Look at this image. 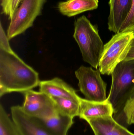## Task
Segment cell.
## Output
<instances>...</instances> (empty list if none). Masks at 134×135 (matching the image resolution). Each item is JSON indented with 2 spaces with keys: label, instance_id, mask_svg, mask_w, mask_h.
Segmentation results:
<instances>
[{
  "label": "cell",
  "instance_id": "cell-14",
  "mask_svg": "<svg viewBox=\"0 0 134 135\" xmlns=\"http://www.w3.org/2000/svg\"><path fill=\"white\" fill-rule=\"evenodd\" d=\"M98 4L99 0H68L60 2L58 8L61 14L71 17L86 11L96 9Z\"/></svg>",
  "mask_w": 134,
  "mask_h": 135
},
{
  "label": "cell",
  "instance_id": "cell-6",
  "mask_svg": "<svg viewBox=\"0 0 134 135\" xmlns=\"http://www.w3.org/2000/svg\"><path fill=\"white\" fill-rule=\"evenodd\" d=\"M99 70L82 66L75 71L80 91L85 99L95 102L106 100L107 84L103 80Z\"/></svg>",
  "mask_w": 134,
  "mask_h": 135
},
{
  "label": "cell",
  "instance_id": "cell-10",
  "mask_svg": "<svg viewBox=\"0 0 134 135\" xmlns=\"http://www.w3.org/2000/svg\"><path fill=\"white\" fill-rule=\"evenodd\" d=\"M39 91L50 97L70 98L80 101L81 98L76 90L63 80L58 78L51 80L40 81Z\"/></svg>",
  "mask_w": 134,
  "mask_h": 135
},
{
  "label": "cell",
  "instance_id": "cell-4",
  "mask_svg": "<svg viewBox=\"0 0 134 135\" xmlns=\"http://www.w3.org/2000/svg\"><path fill=\"white\" fill-rule=\"evenodd\" d=\"M133 32L116 33L104 45L98 66L101 74L110 75L117 65L125 60L133 38Z\"/></svg>",
  "mask_w": 134,
  "mask_h": 135
},
{
  "label": "cell",
  "instance_id": "cell-22",
  "mask_svg": "<svg viewBox=\"0 0 134 135\" xmlns=\"http://www.w3.org/2000/svg\"><path fill=\"white\" fill-rule=\"evenodd\" d=\"M133 38H134V32H133Z\"/></svg>",
  "mask_w": 134,
  "mask_h": 135
},
{
  "label": "cell",
  "instance_id": "cell-21",
  "mask_svg": "<svg viewBox=\"0 0 134 135\" xmlns=\"http://www.w3.org/2000/svg\"><path fill=\"white\" fill-rule=\"evenodd\" d=\"M134 95V87L133 89V90L131 91V93L130 96V97H131V96H133V95Z\"/></svg>",
  "mask_w": 134,
  "mask_h": 135
},
{
  "label": "cell",
  "instance_id": "cell-12",
  "mask_svg": "<svg viewBox=\"0 0 134 135\" xmlns=\"http://www.w3.org/2000/svg\"><path fill=\"white\" fill-rule=\"evenodd\" d=\"M87 122L94 135H134L117 123L112 116L92 119Z\"/></svg>",
  "mask_w": 134,
  "mask_h": 135
},
{
  "label": "cell",
  "instance_id": "cell-7",
  "mask_svg": "<svg viewBox=\"0 0 134 135\" xmlns=\"http://www.w3.org/2000/svg\"><path fill=\"white\" fill-rule=\"evenodd\" d=\"M23 93L24 101L22 108L27 115L41 119L57 111L52 98L44 93L30 90Z\"/></svg>",
  "mask_w": 134,
  "mask_h": 135
},
{
  "label": "cell",
  "instance_id": "cell-15",
  "mask_svg": "<svg viewBox=\"0 0 134 135\" xmlns=\"http://www.w3.org/2000/svg\"><path fill=\"white\" fill-rule=\"evenodd\" d=\"M51 98L58 112L72 119L79 116L80 101L63 98Z\"/></svg>",
  "mask_w": 134,
  "mask_h": 135
},
{
  "label": "cell",
  "instance_id": "cell-3",
  "mask_svg": "<svg viewBox=\"0 0 134 135\" xmlns=\"http://www.w3.org/2000/svg\"><path fill=\"white\" fill-rule=\"evenodd\" d=\"M112 83L108 97L115 112L122 109L134 87V59L119 63L111 74Z\"/></svg>",
  "mask_w": 134,
  "mask_h": 135
},
{
  "label": "cell",
  "instance_id": "cell-18",
  "mask_svg": "<svg viewBox=\"0 0 134 135\" xmlns=\"http://www.w3.org/2000/svg\"><path fill=\"white\" fill-rule=\"evenodd\" d=\"M123 112L129 125L134 124V95L129 98L122 108Z\"/></svg>",
  "mask_w": 134,
  "mask_h": 135
},
{
  "label": "cell",
  "instance_id": "cell-5",
  "mask_svg": "<svg viewBox=\"0 0 134 135\" xmlns=\"http://www.w3.org/2000/svg\"><path fill=\"white\" fill-rule=\"evenodd\" d=\"M46 0H23L10 20L7 30L9 40L24 32L33 26L37 17L41 15Z\"/></svg>",
  "mask_w": 134,
  "mask_h": 135
},
{
  "label": "cell",
  "instance_id": "cell-13",
  "mask_svg": "<svg viewBox=\"0 0 134 135\" xmlns=\"http://www.w3.org/2000/svg\"><path fill=\"white\" fill-rule=\"evenodd\" d=\"M39 119L53 135H67L74 123V119L62 115L57 111L46 118Z\"/></svg>",
  "mask_w": 134,
  "mask_h": 135
},
{
  "label": "cell",
  "instance_id": "cell-17",
  "mask_svg": "<svg viewBox=\"0 0 134 135\" xmlns=\"http://www.w3.org/2000/svg\"><path fill=\"white\" fill-rule=\"evenodd\" d=\"M23 0H1L2 13L11 20Z\"/></svg>",
  "mask_w": 134,
  "mask_h": 135
},
{
  "label": "cell",
  "instance_id": "cell-16",
  "mask_svg": "<svg viewBox=\"0 0 134 135\" xmlns=\"http://www.w3.org/2000/svg\"><path fill=\"white\" fill-rule=\"evenodd\" d=\"M0 135H20L12 119L9 117L1 104L0 106Z\"/></svg>",
  "mask_w": 134,
  "mask_h": 135
},
{
  "label": "cell",
  "instance_id": "cell-2",
  "mask_svg": "<svg viewBox=\"0 0 134 135\" xmlns=\"http://www.w3.org/2000/svg\"><path fill=\"white\" fill-rule=\"evenodd\" d=\"M73 37L77 42L83 61L98 69L104 48L97 27L83 16L74 23Z\"/></svg>",
  "mask_w": 134,
  "mask_h": 135
},
{
  "label": "cell",
  "instance_id": "cell-20",
  "mask_svg": "<svg viewBox=\"0 0 134 135\" xmlns=\"http://www.w3.org/2000/svg\"><path fill=\"white\" fill-rule=\"evenodd\" d=\"M134 59V38L132 40L131 44L130 50L127 55L124 61H129V60Z\"/></svg>",
  "mask_w": 134,
  "mask_h": 135
},
{
  "label": "cell",
  "instance_id": "cell-8",
  "mask_svg": "<svg viewBox=\"0 0 134 135\" xmlns=\"http://www.w3.org/2000/svg\"><path fill=\"white\" fill-rule=\"evenodd\" d=\"M12 119L20 135H53L39 119L26 114L19 105L11 108Z\"/></svg>",
  "mask_w": 134,
  "mask_h": 135
},
{
  "label": "cell",
  "instance_id": "cell-1",
  "mask_svg": "<svg viewBox=\"0 0 134 135\" xmlns=\"http://www.w3.org/2000/svg\"><path fill=\"white\" fill-rule=\"evenodd\" d=\"M0 25V96L12 92L24 93L39 85V74L12 50Z\"/></svg>",
  "mask_w": 134,
  "mask_h": 135
},
{
  "label": "cell",
  "instance_id": "cell-9",
  "mask_svg": "<svg viewBox=\"0 0 134 135\" xmlns=\"http://www.w3.org/2000/svg\"><path fill=\"white\" fill-rule=\"evenodd\" d=\"M114 108L108 98L104 101L95 102L81 98L79 117L87 121L96 118L112 116Z\"/></svg>",
  "mask_w": 134,
  "mask_h": 135
},
{
  "label": "cell",
  "instance_id": "cell-11",
  "mask_svg": "<svg viewBox=\"0 0 134 135\" xmlns=\"http://www.w3.org/2000/svg\"><path fill=\"white\" fill-rule=\"evenodd\" d=\"M132 0H109L110 13L108 20V28L116 34L119 33L120 28L130 13Z\"/></svg>",
  "mask_w": 134,
  "mask_h": 135
},
{
  "label": "cell",
  "instance_id": "cell-19",
  "mask_svg": "<svg viewBox=\"0 0 134 135\" xmlns=\"http://www.w3.org/2000/svg\"><path fill=\"white\" fill-rule=\"evenodd\" d=\"M134 32V0H132V6L129 15L121 26L119 32Z\"/></svg>",
  "mask_w": 134,
  "mask_h": 135
}]
</instances>
